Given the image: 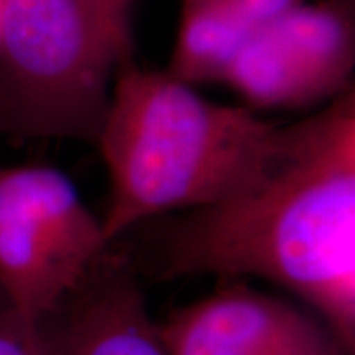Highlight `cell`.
<instances>
[{
    "mask_svg": "<svg viewBox=\"0 0 355 355\" xmlns=\"http://www.w3.org/2000/svg\"><path fill=\"white\" fill-rule=\"evenodd\" d=\"M157 275L254 277L304 301L355 352V89L273 125L216 201L162 229Z\"/></svg>",
    "mask_w": 355,
    "mask_h": 355,
    "instance_id": "obj_1",
    "label": "cell"
},
{
    "mask_svg": "<svg viewBox=\"0 0 355 355\" xmlns=\"http://www.w3.org/2000/svg\"><path fill=\"white\" fill-rule=\"evenodd\" d=\"M272 127L252 109L216 104L168 71L127 61L96 141L110 181L104 237L112 243L140 222L216 201Z\"/></svg>",
    "mask_w": 355,
    "mask_h": 355,
    "instance_id": "obj_2",
    "label": "cell"
},
{
    "mask_svg": "<svg viewBox=\"0 0 355 355\" xmlns=\"http://www.w3.org/2000/svg\"><path fill=\"white\" fill-rule=\"evenodd\" d=\"M132 48L128 13L97 0H2V135L96 144Z\"/></svg>",
    "mask_w": 355,
    "mask_h": 355,
    "instance_id": "obj_3",
    "label": "cell"
},
{
    "mask_svg": "<svg viewBox=\"0 0 355 355\" xmlns=\"http://www.w3.org/2000/svg\"><path fill=\"white\" fill-rule=\"evenodd\" d=\"M101 219L50 166H0V300L46 321L107 255Z\"/></svg>",
    "mask_w": 355,
    "mask_h": 355,
    "instance_id": "obj_4",
    "label": "cell"
},
{
    "mask_svg": "<svg viewBox=\"0 0 355 355\" xmlns=\"http://www.w3.org/2000/svg\"><path fill=\"white\" fill-rule=\"evenodd\" d=\"M355 0H313L250 35L222 83L252 109H301L354 87Z\"/></svg>",
    "mask_w": 355,
    "mask_h": 355,
    "instance_id": "obj_5",
    "label": "cell"
},
{
    "mask_svg": "<svg viewBox=\"0 0 355 355\" xmlns=\"http://www.w3.org/2000/svg\"><path fill=\"white\" fill-rule=\"evenodd\" d=\"M168 355H354L318 316L229 285L157 324Z\"/></svg>",
    "mask_w": 355,
    "mask_h": 355,
    "instance_id": "obj_6",
    "label": "cell"
},
{
    "mask_svg": "<svg viewBox=\"0 0 355 355\" xmlns=\"http://www.w3.org/2000/svg\"><path fill=\"white\" fill-rule=\"evenodd\" d=\"M53 324L58 355H168L123 259L105 255Z\"/></svg>",
    "mask_w": 355,
    "mask_h": 355,
    "instance_id": "obj_7",
    "label": "cell"
},
{
    "mask_svg": "<svg viewBox=\"0 0 355 355\" xmlns=\"http://www.w3.org/2000/svg\"><path fill=\"white\" fill-rule=\"evenodd\" d=\"M254 30L227 0H183L166 71L186 84L222 83Z\"/></svg>",
    "mask_w": 355,
    "mask_h": 355,
    "instance_id": "obj_8",
    "label": "cell"
},
{
    "mask_svg": "<svg viewBox=\"0 0 355 355\" xmlns=\"http://www.w3.org/2000/svg\"><path fill=\"white\" fill-rule=\"evenodd\" d=\"M0 355H58L53 316L35 321L0 300Z\"/></svg>",
    "mask_w": 355,
    "mask_h": 355,
    "instance_id": "obj_9",
    "label": "cell"
},
{
    "mask_svg": "<svg viewBox=\"0 0 355 355\" xmlns=\"http://www.w3.org/2000/svg\"><path fill=\"white\" fill-rule=\"evenodd\" d=\"M254 32L282 19L306 0H227Z\"/></svg>",
    "mask_w": 355,
    "mask_h": 355,
    "instance_id": "obj_10",
    "label": "cell"
},
{
    "mask_svg": "<svg viewBox=\"0 0 355 355\" xmlns=\"http://www.w3.org/2000/svg\"><path fill=\"white\" fill-rule=\"evenodd\" d=\"M97 2L104 3V6L114 8V10L117 12L128 13V7H130L132 0H97Z\"/></svg>",
    "mask_w": 355,
    "mask_h": 355,
    "instance_id": "obj_11",
    "label": "cell"
},
{
    "mask_svg": "<svg viewBox=\"0 0 355 355\" xmlns=\"http://www.w3.org/2000/svg\"><path fill=\"white\" fill-rule=\"evenodd\" d=\"M0 135H2V127H0Z\"/></svg>",
    "mask_w": 355,
    "mask_h": 355,
    "instance_id": "obj_12",
    "label": "cell"
},
{
    "mask_svg": "<svg viewBox=\"0 0 355 355\" xmlns=\"http://www.w3.org/2000/svg\"><path fill=\"white\" fill-rule=\"evenodd\" d=\"M0 2H2V0H0Z\"/></svg>",
    "mask_w": 355,
    "mask_h": 355,
    "instance_id": "obj_13",
    "label": "cell"
}]
</instances>
